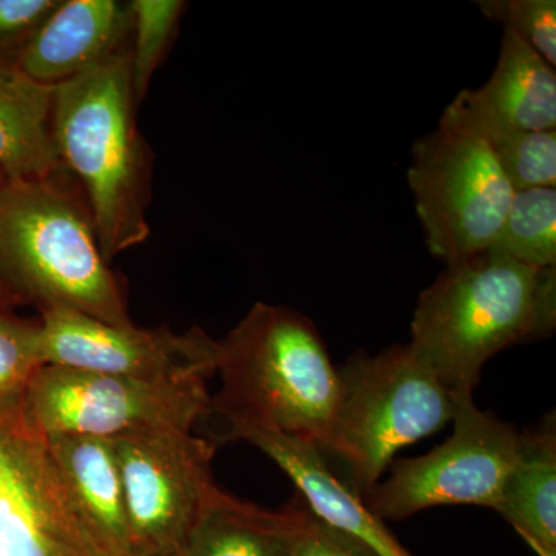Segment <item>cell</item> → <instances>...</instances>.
Wrapping results in <instances>:
<instances>
[{"label":"cell","mask_w":556,"mask_h":556,"mask_svg":"<svg viewBox=\"0 0 556 556\" xmlns=\"http://www.w3.org/2000/svg\"><path fill=\"white\" fill-rule=\"evenodd\" d=\"M555 328L556 266L532 268L485 251L447 266L420 294L408 345L453 397H467L490 358Z\"/></svg>","instance_id":"6da1fadb"},{"label":"cell","mask_w":556,"mask_h":556,"mask_svg":"<svg viewBox=\"0 0 556 556\" xmlns=\"http://www.w3.org/2000/svg\"><path fill=\"white\" fill-rule=\"evenodd\" d=\"M222 390L212 413L225 417L232 441L269 430L327 447L340 396L339 368L316 325L287 306L255 303L218 342Z\"/></svg>","instance_id":"7a4b0ae2"},{"label":"cell","mask_w":556,"mask_h":556,"mask_svg":"<svg viewBox=\"0 0 556 556\" xmlns=\"http://www.w3.org/2000/svg\"><path fill=\"white\" fill-rule=\"evenodd\" d=\"M135 100L126 49L54 87L58 155L86 192L108 263L150 236L149 156L135 124Z\"/></svg>","instance_id":"3957f363"},{"label":"cell","mask_w":556,"mask_h":556,"mask_svg":"<svg viewBox=\"0 0 556 556\" xmlns=\"http://www.w3.org/2000/svg\"><path fill=\"white\" fill-rule=\"evenodd\" d=\"M0 288L40 311L131 325L87 203L56 177L0 186Z\"/></svg>","instance_id":"277c9868"},{"label":"cell","mask_w":556,"mask_h":556,"mask_svg":"<svg viewBox=\"0 0 556 556\" xmlns=\"http://www.w3.org/2000/svg\"><path fill=\"white\" fill-rule=\"evenodd\" d=\"M342 396L325 457L358 497L379 484L396 453L452 422L455 401L409 345L353 354L339 368Z\"/></svg>","instance_id":"5b68a950"},{"label":"cell","mask_w":556,"mask_h":556,"mask_svg":"<svg viewBox=\"0 0 556 556\" xmlns=\"http://www.w3.org/2000/svg\"><path fill=\"white\" fill-rule=\"evenodd\" d=\"M408 185L427 247L447 266L489 251L515 190L489 141L455 102L413 144Z\"/></svg>","instance_id":"8992f818"},{"label":"cell","mask_w":556,"mask_h":556,"mask_svg":"<svg viewBox=\"0 0 556 556\" xmlns=\"http://www.w3.org/2000/svg\"><path fill=\"white\" fill-rule=\"evenodd\" d=\"M206 379L144 380L43 365L22 399L21 415L42 437L118 439L156 430L192 431L211 415Z\"/></svg>","instance_id":"52a82bcc"},{"label":"cell","mask_w":556,"mask_h":556,"mask_svg":"<svg viewBox=\"0 0 556 556\" xmlns=\"http://www.w3.org/2000/svg\"><path fill=\"white\" fill-rule=\"evenodd\" d=\"M453 401L452 437L427 455L399 460L390 478L362 500L380 521H402L441 506L495 510L518 457L521 431L482 412L473 396Z\"/></svg>","instance_id":"ba28073f"},{"label":"cell","mask_w":556,"mask_h":556,"mask_svg":"<svg viewBox=\"0 0 556 556\" xmlns=\"http://www.w3.org/2000/svg\"><path fill=\"white\" fill-rule=\"evenodd\" d=\"M137 556H178L214 489L215 445L186 430L113 439Z\"/></svg>","instance_id":"9c48e42d"},{"label":"cell","mask_w":556,"mask_h":556,"mask_svg":"<svg viewBox=\"0 0 556 556\" xmlns=\"http://www.w3.org/2000/svg\"><path fill=\"white\" fill-rule=\"evenodd\" d=\"M43 365L144 380L211 379L217 375L218 342L204 329H141L53 308L40 311Z\"/></svg>","instance_id":"30bf717a"},{"label":"cell","mask_w":556,"mask_h":556,"mask_svg":"<svg viewBox=\"0 0 556 556\" xmlns=\"http://www.w3.org/2000/svg\"><path fill=\"white\" fill-rule=\"evenodd\" d=\"M0 556H105L21 409L0 416Z\"/></svg>","instance_id":"8fae6325"},{"label":"cell","mask_w":556,"mask_h":556,"mask_svg":"<svg viewBox=\"0 0 556 556\" xmlns=\"http://www.w3.org/2000/svg\"><path fill=\"white\" fill-rule=\"evenodd\" d=\"M131 27L130 3L60 0L21 51L17 67L40 84L60 86L123 50Z\"/></svg>","instance_id":"7c38bea8"},{"label":"cell","mask_w":556,"mask_h":556,"mask_svg":"<svg viewBox=\"0 0 556 556\" xmlns=\"http://www.w3.org/2000/svg\"><path fill=\"white\" fill-rule=\"evenodd\" d=\"M47 448L83 525L105 556H137L113 439L54 433Z\"/></svg>","instance_id":"4fadbf2b"},{"label":"cell","mask_w":556,"mask_h":556,"mask_svg":"<svg viewBox=\"0 0 556 556\" xmlns=\"http://www.w3.org/2000/svg\"><path fill=\"white\" fill-rule=\"evenodd\" d=\"M482 134L556 130V73L535 50L504 31L495 72L453 100Z\"/></svg>","instance_id":"5bb4252c"},{"label":"cell","mask_w":556,"mask_h":556,"mask_svg":"<svg viewBox=\"0 0 556 556\" xmlns=\"http://www.w3.org/2000/svg\"><path fill=\"white\" fill-rule=\"evenodd\" d=\"M232 441L248 442L262 450L294 482L311 510L328 525L364 541L379 556H412L383 521L368 510L362 497L328 466L320 450L269 430H244Z\"/></svg>","instance_id":"9a60e30c"},{"label":"cell","mask_w":556,"mask_h":556,"mask_svg":"<svg viewBox=\"0 0 556 556\" xmlns=\"http://www.w3.org/2000/svg\"><path fill=\"white\" fill-rule=\"evenodd\" d=\"M298 529V497L268 510L215 485L178 556H291Z\"/></svg>","instance_id":"2e32d148"},{"label":"cell","mask_w":556,"mask_h":556,"mask_svg":"<svg viewBox=\"0 0 556 556\" xmlns=\"http://www.w3.org/2000/svg\"><path fill=\"white\" fill-rule=\"evenodd\" d=\"M54 87L0 60V172L7 181L54 178L62 164L51 130Z\"/></svg>","instance_id":"e0dca14e"},{"label":"cell","mask_w":556,"mask_h":556,"mask_svg":"<svg viewBox=\"0 0 556 556\" xmlns=\"http://www.w3.org/2000/svg\"><path fill=\"white\" fill-rule=\"evenodd\" d=\"M495 511L538 556H556V417L521 431L518 457Z\"/></svg>","instance_id":"ac0fdd59"},{"label":"cell","mask_w":556,"mask_h":556,"mask_svg":"<svg viewBox=\"0 0 556 556\" xmlns=\"http://www.w3.org/2000/svg\"><path fill=\"white\" fill-rule=\"evenodd\" d=\"M489 251L544 269L556 266V189L515 192L503 228Z\"/></svg>","instance_id":"d6986e66"},{"label":"cell","mask_w":556,"mask_h":556,"mask_svg":"<svg viewBox=\"0 0 556 556\" xmlns=\"http://www.w3.org/2000/svg\"><path fill=\"white\" fill-rule=\"evenodd\" d=\"M482 135L515 192L555 188L556 130L493 131Z\"/></svg>","instance_id":"ffe728a7"},{"label":"cell","mask_w":556,"mask_h":556,"mask_svg":"<svg viewBox=\"0 0 556 556\" xmlns=\"http://www.w3.org/2000/svg\"><path fill=\"white\" fill-rule=\"evenodd\" d=\"M135 36L130 51L131 84L135 98L148 93L153 73L163 61L164 51L175 35L179 17L186 9L181 0H134L130 2Z\"/></svg>","instance_id":"44dd1931"},{"label":"cell","mask_w":556,"mask_h":556,"mask_svg":"<svg viewBox=\"0 0 556 556\" xmlns=\"http://www.w3.org/2000/svg\"><path fill=\"white\" fill-rule=\"evenodd\" d=\"M40 367L39 324L0 308V416L20 412L28 383Z\"/></svg>","instance_id":"7402d4cb"},{"label":"cell","mask_w":556,"mask_h":556,"mask_svg":"<svg viewBox=\"0 0 556 556\" xmlns=\"http://www.w3.org/2000/svg\"><path fill=\"white\" fill-rule=\"evenodd\" d=\"M477 7L486 20L503 24L556 67L555 0H478Z\"/></svg>","instance_id":"603a6c76"},{"label":"cell","mask_w":556,"mask_h":556,"mask_svg":"<svg viewBox=\"0 0 556 556\" xmlns=\"http://www.w3.org/2000/svg\"><path fill=\"white\" fill-rule=\"evenodd\" d=\"M299 529L291 556H379L364 541L328 525L298 493Z\"/></svg>","instance_id":"cb8c5ba5"},{"label":"cell","mask_w":556,"mask_h":556,"mask_svg":"<svg viewBox=\"0 0 556 556\" xmlns=\"http://www.w3.org/2000/svg\"><path fill=\"white\" fill-rule=\"evenodd\" d=\"M60 0H0V60L20 56Z\"/></svg>","instance_id":"d4e9b609"},{"label":"cell","mask_w":556,"mask_h":556,"mask_svg":"<svg viewBox=\"0 0 556 556\" xmlns=\"http://www.w3.org/2000/svg\"><path fill=\"white\" fill-rule=\"evenodd\" d=\"M5 181H7L5 177H3L2 172H0V186H2L3 182H5Z\"/></svg>","instance_id":"484cf974"}]
</instances>
